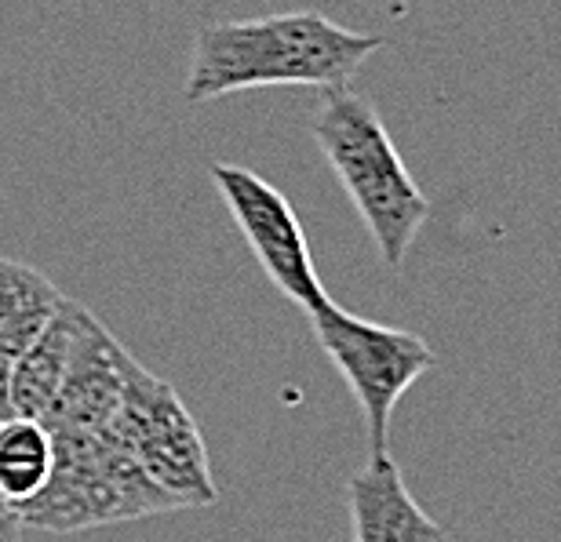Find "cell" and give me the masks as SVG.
I'll return each instance as SVG.
<instances>
[{
    "instance_id": "cell-1",
    "label": "cell",
    "mask_w": 561,
    "mask_h": 542,
    "mask_svg": "<svg viewBox=\"0 0 561 542\" xmlns=\"http://www.w3.org/2000/svg\"><path fill=\"white\" fill-rule=\"evenodd\" d=\"M383 44L376 33L346 30L321 11L211 22L194 37L183 95L190 106H205L252 88H346Z\"/></svg>"
},
{
    "instance_id": "cell-2",
    "label": "cell",
    "mask_w": 561,
    "mask_h": 542,
    "mask_svg": "<svg viewBox=\"0 0 561 542\" xmlns=\"http://www.w3.org/2000/svg\"><path fill=\"white\" fill-rule=\"evenodd\" d=\"M310 135L318 139L346 197L354 200L383 263L401 269L412 241L431 216V200L409 175L376 106L354 95L351 88H329L318 113L310 117Z\"/></svg>"
},
{
    "instance_id": "cell-3",
    "label": "cell",
    "mask_w": 561,
    "mask_h": 542,
    "mask_svg": "<svg viewBox=\"0 0 561 542\" xmlns=\"http://www.w3.org/2000/svg\"><path fill=\"white\" fill-rule=\"evenodd\" d=\"M55 466L48 484L30 503L15 506L19 524L41 532H84L95 524L139 521L179 514L161 484L106 434L51 430Z\"/></svg>"
},
{
    "instance_id": "cell-4",
    "label": "cell",
    "mask_w": 561,
    "mask_h": 542,
    "mask_svg": "<svg viewBox=\"0 0 561 542\" xmlns=\"http://www.w3.org/2000/svg\"><path fill=\"white\" fill-rule=\"evenodd\" d=\"M103 434L117 440L183 510H205L219 503L197 423L190 419L179 393L150 376L139 360L128 371L125 397Z\"/></svg>"
},
{
    "instance_id": "cell-5",
    "label": "cell",
    "mask_w": 561,
    "mask_h": 542,
    "mask_svg": "<svg viewBox=\"0 0 561 542\" xmlns=\"http://www.w3.org/2000/svg\"><path fill=\"white\" fill-rule=\"evenodd\" d=\"M310 324L321 349L340 368L346 387L354 390L357 404H362L373 455H387L390 419H394L398 401L405 397L412 382L437 365L434 349L420 335L376 321H362L343 307H335V302H324L321 310H313Z\"/></svg>"
},
{
    "instance_id": "cell-6",
    "label": "cell",
    "mask_w": 561,
    "mask_h": 542,
    "mask_svg": "<svg viewBox=\"0 0 561 542\" xmlns=\"http://www.w3.org/2000/svg\"><path fill=\"white\" fill-rule=\"evenodd\" d=\"M208 175L216 183L219 197L227 200L244 244L252 247V255L260 258V266L271 277V285L285 291L307 318L313 310H321L324 302H332L318 269H313L310 244L302 237V226L296 211H291L288 197L274 189L266 178L238 164L216 161L208 168Z\"/></svg>"
},
{
    "instance_id": "cell-7",
    "label": "cell",
    "mask_w": 561,
    "mask_h": 542,
    "mask_svg": "<svg viewBox=\"0 0 561 542\" xmlns=\"http://www.w3.org/2000/svg\"><path fill=\"white\" fill-rule=\"evenodd\" d=\"M136 357L106 332V324L95 318L88 321L77 354L70 360V371L62 379V390L55 397L51 412L44 415L48 430H70V434H103L106 423L114 419L121 397L128 387V371Z\"/></svg>"
},
{
    "instance_id": "cell-8",
    "label": "cell",
    "mask_w": 561,
    "mask_h": 542,
    "mask_svg": "<svg viewBox=\"0 0 561 542\" xmlns=\"http://www.w3.org/2000/svg\"><path fill=\"white\" fill-rule=\"evenodd\" d=\"M354 542H442L445 528L426 517L401 481L398 462L373 455L346 488Z\"/></svg>"
},
{
    "instance_id": "cell-9",
    "label": "cell",
    "mask_w": 561,
    "mask_h": 542,
    "mask_svg": "<svg viewBox=\"0 0 561 542\" xmlns=\"http://www.w3.org/2000/svg\"><path fill=\"white\" fill-rule=\"evenodd\" d=\"M88 321L92 310L62 296L48 327L11 360V412L30 419H44L51 412Z\"/></svg>"
},
{
    "instance_id": "cell-10",
    "label": "cell",
    "mask_w": 561,
    "mask_h": 542,
    "mask_svg": "<svg viewBox=\"0 0 561 542\" xmlns=\"http://www.w3.org/2000/svg\"><path fill=\"white\" fill-rule=\"evenodd\" d=\"M62 302V291L33 266L0 255V354L15 360L37 338Z\"/></svg>"
},
{
    "instance_id": "cell-11",
    "label": "cell",
    "mask_w": 561,
    "mask_h": 542,
    "mask_svg": "<svg viewBox=\"0 0 561 542\" xmlns=\"http://www.w3.org/2000/svg\"><path fill=\"white\" fill-rule=\"evenodd\" d=\"M55 437L41 419L8 415L0 419V495L11 506H22L51 477Z\"/></svg>"
},
{
    "instance_id": "cell-12",
    "label": "cell",
    "mask_w": 561,
    "mask_h": 542,
    "mask_svg": "<svg viewBox=\"0 0 561 542\" xmlns=\"http://www.w3.org/2000/svg\"><path fill=\"white\" fill-rule=\"evenodd\" d=\"M19 532H22V524H19L15 506L0 495V542H19Z\"/></svg>"
},
{
    "instance_id": "cell-13",
    "label": "cell",
    "mask_w": 561,
    "mask_h": 542,
    "mask_svg": "<svg viewBox=\"0 0 561 542\" xmlns=\"http://www.w3.org/2000/svg\"><path fill=\"white\" fill-rule=\"evenodd\" d=\"M11 412V360L0 354V419H8Z\"/></svg>"
}]
</instances>
